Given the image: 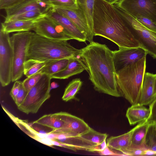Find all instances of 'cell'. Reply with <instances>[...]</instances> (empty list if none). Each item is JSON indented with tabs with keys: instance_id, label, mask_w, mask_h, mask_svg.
<instances>
[{
	"instance_id": "cell-14",
	"label": "cell",
	"mask_w": 156,
	"mask_h": 156,
	"mask_svg": "<svg viewBox=\"0 0 156 156\" xmlns=\"http://www.w3.org/2000/svg\"><path fill=\"white\" fill-rule=\"evenodd\" d=\"M47 15L48 17L62 27L72 39L85 42L87 41L85 35L69 19L57 12L52 7L48 11Z\"/></svg>"
},
{
	"instance_id": "cell-2",
	"label": "cell",
	"mask_w": 156,
	"mask_h": 156,
	"mask_svg": "<svg viewBox=\"0 0 156 156\" xmlns=\"http://www.w3.org/2000/svg\"><path fill=\"white\" fill-rule=\"evenodd\" d=\"M93 21L94 36L108 39L119 48L141 47L112 4L95 0Z\"/></svg>"
},
{
	"instance_id": "cell-22",
	"label": "cell",
	"mask_w": 156,
	"mask_h": 156,
	"mask_svg": "<svg viewBox=\"0 0 156 156\" xmlns=\"http://www.w3.org/2000/svg\"><path fill=\"white\" fill-rule=\"evenodd\" d=\"M33 123L48 127L53 130L61 128L64 125V122L60 118L57 113L44 115Z\"/></svg>"
},
{
	"instance_id": "cell-30",
	"label": "cell",
	"mask_w": 156,
	"mask_h": 156,
	"mask_svg": "<svg viewBox=\"0 0 156 156\" xmlns=\"http://www.w3.org/2000/svg\"><path fill=\"white\" fill-rule=\"evenodd\" d=\"M48 16L47 13H44L38 10H31L11 18L5 21L14 20H36Z\"/></svg>"
},
{
	"instance_id": "cell-7",
	"label": "cell",
	"mask_w": 156,
	"mask_h": 156,
	"mask_svg": "<svg viewBox=\"0 0 156 156\" xmlns=\"http://www.w3.org/2000/svg\"><path fill=\"white\" fill-rule=\"evenodd\" d=\"M33 32H18L10 37L13 51L12 81L15 82L24 74V64Z\"/></svg>"
},
{
	"instance_id": "cell-44",
	"label": "cell",
	"mask_w": 156,
	"mask_h": 156,
	"mask_svg": "<svg viewBox=\"0 0 156 156\" xmlns=\"http://www.w3.org/2000/svg\"><path fill=\"white\" fill-rule=\"evenodd\" d=\"M154 123L155 127V129L156 130V122H154Z\"/></svg>"
},
{
	"instance_id": "cell-5",
	"label": "cell",
	"mask_w": 156,
	"mask_h": 156,
	"mask_svg": "<svg viewBox=\"0 0 156 156\" xmlns=\"http://www.w3.org/2000/svg\"><path fill=\"white\" fill-rule=\"evenodd\" d=\"M112 5L141 47L156 59V32L148 29L129 14L114 4Z\"/></svg>"
},
{
	"instance_id": "cell-31",
	"label": "cell",
	"mask_w": 156,
	"mask_h": 156,
	"mask_svg": "<svg viewBox=\"0 0 156 156\" xmlns=\"http://www.w3.org/2000/svg\"><path fill=\"white\" fill-rule=\"evenodd\" d=\"M43 74L40 72L37 73L27 77L22 82L23 86L27 93L38 82Z\"/></svg>"
},
{
	"instance_id": "cell-39",
	"label": "cell",
	"mask_w": 156,
	"mask_h": 156,
	"mask_svg": "<svg viewBox=\"0 0 156 156\" xmlns=\"http://www.w3.org/2000/svg\"><path fill=\"white\" fill-rule=\"evenodd\" d=\"M107 147L106 140L101 143L94 145L93 152H99L104 150Z\"/></svg>"
},
{
	"instance_id": "cell-18",
	"label": "cell",
	"mask_w": 156,
	"mask_h": 156,
	"mask_svg": "<svg viewBox=\"0 0 156 156\" xmlns=\"http://www.w3.org/2000/svg\"><path fill=\"white\" fill-rule=\"evenodd\" d=\"M84 70L87 71V68L82 58L79 57L70 58L67 67L63 70L50 76L51 79H68L80 73Z\"/></svg>"
},
{
	"instance_id": "cell-37",
	"label": "cell",
	"mask_w": 156,
	"mask_h": 156,
	"mask_svg": "<svg viewBox=\"0 0 156 156\" xmlns=\"http://www.w3.org/2000/svg\"><path fill=\"white\" fill-rule=\"evenodd\" d=\"M149 109L150 115L147 121L150 123L156 122V98L150 104Z\"/></svg>"
},
{
	"instance_id": "cell-19",
	"label": "cell",
	"mask_w": 156,
	"mask_h": 156,
	"mask_svg": "<svg viewBox=\"0 0 156 156\" xmlns=\"http://www.w3.org/2000/svg\"><path fill=\"white\" fill-rule=\"evenodd\" d=\"M38 20H14L4 21L1 23V30L9 33L16 32L30 31L33 30L35 23Z\"/></svg>"
},
{
	"instance_id": "cell-36",
	"label": "cell",
	"mask_w": 156,
	"mask_h": 156,
	"mask_svg": "<svg viewBox=\"0 0 156 156\" xmlns=\"http://www.w3.org/2000/svg\"><path fill=\"white\" fill-rule=\"evenodd\" d=\"M27 93L22 82L20 91L14 100L17 107L20 106L23 102Z\"/></svg>"
},
{
	"instance_id": "cell-21",
	"label": "cell",
	"mask_w": 156,
	"mask_h": 156,
	"mask_svg": "<svg viewBox=\"0 0 156 156\" xmlns=\"http://www.w3.org/2000/svg\"><path fill=\"white\" fill-rule=\"evenodd\" d=\"M133 130L134 128L123 134L117 136H111L107 139V146L111 149L119 151L123 154V151L131 144L132 136Z\"/></svg>"
},
{
	"instance_id": "cell-8",
	"label": "cell",
	"mask_w": 156,
	"mask_h": 156,
	"mask_svg": "<svg viewBox=\"0 0 156 156\" xmlns=\"http://www.w3.org/2000/svg\"><path fill=\"white\" fill-rule=\"evenodd\" d=\"M13 51L9 33L0 32V81L2 86L8 85L12 81Z\"/></svg>"
},
{
	"instance_id": "cell-10",
	"label": "cell",
	"mask_w": 156,
	"mask_h": 156,
	"mask_svg": "<svg viewBox=\"0 0 156 156\" xmlns=\"http://www.w3.org/2000/svg\"><path fill=\"white\" fill-rule=\"evenodd\" d=\"M64 122L61 128L52 130L50 133L63 134L70 136H79L88 131L90 127L83 119L65 112L57 113Z\"/></svg>"
},
{
	"instance_id": "cell-32",
	"label": "cell",
	"mask_w": 156,
	"mask_h": 156,
	"mask_svg": "<svg viewBox=\"0 0 156 156\" xmlns=\"http://www.w3.org/2000/svg\"><path fill=\"white\" fill-rule=\"evenodd\" d=\"M147 150L144 144L141 145L131 144L122 153L125 155L144 156Z\"/></svg>"
},
{
	"instance_id": "cell-28",
	"label": "cell",
	"mask_w": 156,
	"mask_h": 156,
	"mask_svg": "<svg viewBox=\"0 0 156 156\" xmlns=\"http://www.w3.org/2000/svg\"><path fill=\"white\" fill-rule=\"evenodd\" d=\"M82 85V82L80 78H76L72 80L65 88L62 97V100L67 101L74 99Z\"/></svg>"
},
{
	"instance_id": "cell-20",
	"label": "cell",
	"mask_w": 156,
	"mask_h": 156,
	"mask_svg": "<svg viewBox=\"0 0 156 156\" xmlns=\"http://www.w3.org/2000/svg\"><path fill=\"white\" fill-rule=\"evenodd\" d=\"M150 115V110L143 105L137 104L129 107L126 116L130 125H134L147 120Z\"/></svg>"
},
{
	"instance_id": "cell-35",
	"label": "cell",
	"mask_w": 156,
	"mask_h": 156,
	"mask_svg": "<svg viewBox=\"0 0 156 156\" xmlns=\"http://www.w3.org/2000/svg\"><path fill=\"white\" fill-rule=\"evenodd\" d=\"M26 0H0V9L5 10L20 4Z\"/></svg>"
},
{
	"instance_id": "cell-16",
	"label": "cell",
	"mask_w": 156,
	"mask_h": 156,
	"mask_svg": "<svg viewBox=\"0 0 156 156\" xmlns=\"http://www.w3.org/2000/svg\"><path fill=\"white\" fill-rule=\"evenodd\" d=\"M57 134L55 140L60 141L58 143V146L75 151L84 150L93 152L95 145L83 140L78 136H70L63 134Z\"/></svg>"
},
{
	"instance_id": "cell-29",
	"label": "cell",
	"mask_w": 156,
	"mask_h": 156,
	"mask_svg": "<svg viewBox=\"0 0 156 156\" xmlns=\"http://www.w3.org/2000/svg\"><path fill=\"white\" fill-rule=\"evenodd\" d=\"M144 145L147 149L156 153V130L154 122H150L149 125Z\"/></svg>"
},
{
	"instance_id": "cell-23",
	"label": "cell",
	"mask_w": 156,
	"mask_h": 156,
	"mask_svg": "<svg viewBox=\"0 0 156 156\" xmlns=\"http://www.w3.org/2000/svg\"><path fill=\"white\" fill-rule=\"evenodd\" d=\"M150 122L147 120L138 124L134 128L131 139V144L141 145L144 144L145 137Z\"/></svg>"
},
{
	"instance_id": "cell-13",
	"label": "cell",
	"mask_w": 156,
	"mask_h": 156,
	"mask_svg": "<svg viewBox=\"0 0 156 156\" xmlns=\"http://www.w3.org/2000/svg\"><path fill=\"white\" fill-rule=\"evenodd\" d=\"M113 53L116 72L146 56L147 54L146 51L140 47L119 48L118 50L113 51Z\"/></svg>"
},
{
	"instance_id": "cell-25",
	"label": "cell",
	"mask_w": 156,
	"mask_h": 156,
	"mask_svg": "<svg viewBox=\"0 0 156 156\" xmlns=\"http://www.w3.org/2000/svg\"><path fill=\"white\" fill-rule=\"evenodd\" d=\"M95 0H76L77 6L84 13L89 27L93 34V18Z\"/></svg>"
},
{
	"instance_id": "cell-27",
	"label": "cell",
	"mask_w": 156,
	"mask_h": 156,
	"mask_svg": "<svg viewBox=\"0 0 156 156\" xmlns=\"http://www.w3.org/2000/svg\"><path fill=\"white\" fill-rule=\"evenodd\" d=\"M108 136V135L106 133L98 132L91 127L87 132L78 136L83 140L93 145L101 143L106 139Z\"/></svg>"
},
{
	"instance_id": "cell-33",
	"label": "cell",
	"mask_w": 156,
	"mask_h": 156,
	"mask_svg": "<svg viewBox=\"0 0 156 156\" xmlns=\"http://www.w3.org/2000/svg\"><path fill=\"white\" fill-rule=\"evenodd\" d=\"M48 4L52 7L60 6L70 8L78 7L76 0H47Z\"/></svg>"
},
{
	"instance_id": "cell-9",
	"label": "cell",
	"mask_w": 156,
	"mask_h": 156,
	"mask_svg": "<svg viewBox=\"0 0 156 156\" xmlns=\"http://www.w3.org/2000/svg\"><path fill=\"white\" fill-rule=\"evenodd\" d=\"M114 4L135 18L141 16L156 23V0H119Z\"/></svg>"
},
{
	"instance_id": "cell-42",
	"label": "cell",
	"mask_w": 156,
	"mask_h": 156,
	"mask_svg": "<svg viewBox=\"0 0 156 156\" xmlns=\"http://www.w3.org/2000/svg\"><path fill=\"white\" fill-rule=\"evenodd\" d=\"M106 2L111 4H115L116 2L119 1V0H104Z\"/></svg>"
},
{
	"instance_id": "cell-17",
	"label": "cell",
	"mask_w": 156,
	"mask_h": 156,
	"mask_svg": "<svg viewBox=\"0 0 156 156\" xmlns=\"http://www.w3.org/2000/svg\"><path fill=\"white\" fill-rule=\"evenodd\" d=\"M156 74L145 73L138 104L146 105L150 104L155 98V81Z\"/></svg>"
},
{
	"instance_id": "cell-24",
	"label": "cell",
	"mask_w": 156,
	"mask_h": 156,
	"mask_svg": "<svg viewBox=\"0 0 156 156\" xmlns=\"http://www.w3.org/2000/svg\"><path fill=\"white\" fill-rule=\"evenodd\" d=\"M53 61H41L32 59L27 60L24 64V74L27 77H29L40 73L43 68L50 63Z\"/></svg>"
},
{
	"instance_id": "cell-3",
	"label": "cell",
	"mask_w": 156,
	"mask_h": 156,
	"mask_svg": "<svg viewBox=\"0 0 156 156\" xmlns=\"http://www.w3.org/2000/svg\"><path fill=\"white\" fill-rule=\"evenodd\" d=\"M81 52V49L73 47L67 40L48 39L33 32L26 60L46 61L70 59L80 57Z\"/></svg>"
},
{
	"instance_id": "cell-38",
	"label": "cell",
	"mask_w": 156,
	"mask_h": 156,
	"mask_svg": "<svg viewBox=\"0 0 156 156\" xmlns=\"http://www.w3.org/2000/svg\"><path fill=\"white\" fill-rule=\"evenodd\" d=\"M22 83V82L18 80L15 81L10 91V95L14 101L20 91Z\"/></svg>"
},
{
	"instance_id": "cell-15",
	"label": "cell",
	"mask_w": 156,
	"mask_h": 156,
	"mask_svg": "<svg viewBox=\"0 0 156 156\" xmlns=\"http://www.w3.org/2000/svg\"><path fill=\"white\" fill-rule=\"evenodd\" d=\"M51 8L47 0H26L23 2L5 10V20L31 10H38L47 13Z\"/></svg>"
},
{
	"instance_id": "cell-4",
	"label": "cell",
	"mask_w": 156,
	"mask_h": 156,
	"mask_svg": "<svg viewBox=\"0 0 156 156\" xmlns=\"http://www.w3.org/2000/svg\"><path fill=\"white\" fill-rule=\"evenodd\" d=\"M146 57L117 72V82L123 96L132 105L138 103L146 68Z\"/></svg>"
},
{
	"instance_id": "cell-41",
	"label": "cell",
	"mask_w": 156,
	"mask_h": 156,
	"mask_svg": "<svg viewBox=\"0 0 156 156\" xmlns=\"http://www.w3.org/2000/svg\"><path fill=\"white\" fill-rule=\"evenodd\" d=\"M58 87L59 85L57 83L55 82H52L51 83V90L52 89L56 88Z\"/></svg>"
},
{
	"instance_id": "cell-34",
	"label": "cell",
	"mask_w": 156,
	"mask_h": 156,
	"mask_svg": "<svg viewBox=\"0 0 156 156\" xmlns=\"http://www.w3.org/2000/svg\"><path fill=\"white\" fill-rule=\"evenodd\" d=\"M135 18L147 29L156 32V23L151 20L141 16H138Z\"/></svg>"
},
{
	"instance_id": "cell-40",
	"label": "cell",
	"mask_w": 156,
	"mask_h": 156,
	"mask_svg": "<svg viewBox=\"0 0 156 156\" xmlns=\"http://www.w3.org/2000/svg\"><path fill=\"white\" fill-rule=\"evenodd\" d=\"M98 152L102 155H119L118 154L115 153L112 151L107 146L104 150Z\"/></svg>"
},
{
	"instance_id": "cell-6",
	"label": "cell",
	"mask_w": 156,
	"mask_h": 156,
	"mask_svg": "<svg viewBox=\"0 0 156 156\" xmlns=\"http://www.w3.org/2000/svg\"><path fill=\"white\" fill-rule=\"evenodd\" d=\"M51 78L43 74L36 84L27 93L18 109L26 114L36 113L42 105L51 96Z\"/></svg>"
},
{
	"instance_id": "cell-26",
	"label": "cell",
	"mask_w": 156,
	"mask_h": 156,
	"mask_svg": "<svg viewBox=\"0 0 156 156\" xmlns=\"http://www.w3.org/2000/svg\"><path fill=\"white\" fill-rule=\"evenodd\" d=\"M70 59H63L53 60L43 68L40 72L51 76L65 69L67 66Z\"/></svg>"
},
{
	"instance_id": "cell-1",
	"label": "cell",
	"mask_w": 156,
	"mask_h": 156,
	"mask_svg": "<svg viewBox=\"0 0 156 156\" xmlns=\"http://www.w3.org/2000/svg\"><path fill=\"white\" fill-rule=\"evenodd\" d=\"M81 50L80 57L87 68L94 89L114 97L122 96L117 82L113 51L105 44L94 41Z\"/></svg>"
},
{
	"instance_id": "cell-11",
	"label": "cell",
	"mask_w": 156,
	"mask_h": 156,
	"mask_svg": "<svg viewBox=\"0 0 156 156\" xmlns=\"http://www.w3.org/2000/svg\"><path fill=\"white\" fill-rule=\"evenodd\" d=\"M33 30L37 34L48 39L67 41L72 39L62 27L48 16L37 20Z\"/></svg>"
},
{
	"instance_id": "cell-12",
	"label": "cell",
	"mask_w": 156,
	"mask_h": 156,
	"mask_svg": "<svg viewBox=\"0 0 156 156\" xmlns=\"http://www.w3.org/2000/svg\"><path fill=\"white\" fill-rule=\"evenodd\" d=\"M57 12L69 19L86 36L87 41L90 43L93 41L94 36L90 30L86 16L78 7L70 8L60 6H52Z\"/></svg>"
},
{
	"instance_id": "cell-43",
	"label": "cell",
	"mask_w": 156,
	"mask_h": 156,
	"mask_svg": "<svg viewBox=\"0 0 156 156\" xmlns=\"http://www.w3.org/2000/svg\"><path fill=\"white\" fill-rule=\"evenodd\" d=\"M154 95L156 98V77L155 79V89H154Z\"/></svg>"
}]
</instances>
